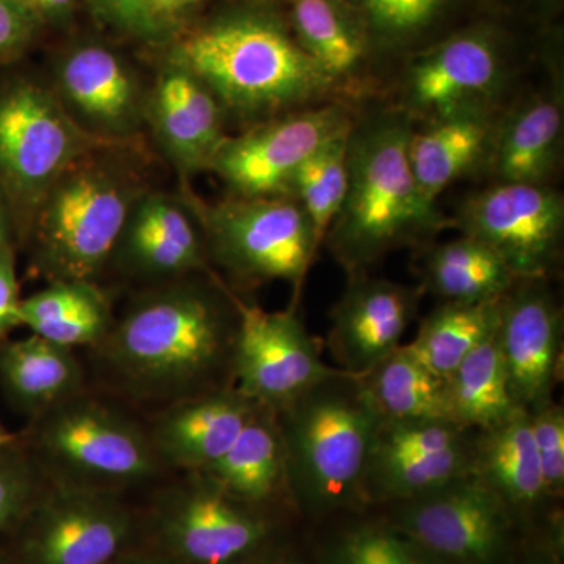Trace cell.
I'll return each mask as SVG.
<instances>
[{"label": "cell", "instance_id": "15", "mask_svg": "<svg viewBox=\"0 0 564 564\" xmlns=\"http://www.w3.org/2000/svg\"><path fill=\"white\" fill-rule=\"evenodd\" d=\"M239 333L232 381L243 395L273 411L336 373L322 358V344L293 311L262 310L237 296Z\"/></svg>", "mask_w": 564, "mask_h": 564}, {"label": "cell", "instance_id": "35", "mask_svg": "<svg viewBox=\"0 0 564 564\" xmlns=\"http://www.w3.org/2000/svg\"><path fill=\"white\" fill-rule=\"evenodd\" d=\"M361 14L375 51L413 50L451 17L458 0H348Z\"/></svg>", "mask_w": 564, "mask_h": 564}, {"label": "cell", "instance_id": "49", "mask_svg": "<svg viewBox=\"0 0 564 564\" xmlns=\"http://www.w3.org/2000/svg\"><path fill=\"white\" fill-rule=\"evenodd\" d=\"M6 434H9L6 429H3L2 423H0V436H6Z\"/></svg>", "mask_w": 564, "mask_h": 564}, {"label": "cell", "instance_id": "45", "mask_svg": "<svg viewBox=\"0 0 564 564\" xmlns=\"http://www.w3.org/2000/svg\"><path fill=\"white\" fill-rule=\"evenodd\" d=\"M251 564H310L299 551L292 547H282L276 541L261 556Z\"/></svg>", "mask_w": 564, "mask_h": 564}, {"label": "cell", "instance_id": "3", "mask_svg": "<svg viewBox=\"0 0 564 564\" xmlns=\"http://www.w3.org/2000/svg\"><path fill=\"white\" fill-rule=\"evenodd\" d=\"M414 120L400 107L356 117L347 140V192L325 242L348 274L440 232L444 215L423 199L410 162Z\"/></svg>", "mask_w": 564, "mask_h": 564}, {"label": "cell", "instance_id": "23", "mask_svg": "<svg viewBox=\"0 0 564 564\" xmlns=\"http://www.w3.org/2000/svg\"><path fill=\"white\" fill-rule=\"evenodd\" d=\"M284 14L303 51L332 82L337 101L370 90L377 54L361 14L348 0H284Z\"/></svg>", "mask_w": 564, "mask_h": 564}, {"label": "cell", "instance_id": "33", "mask_svg": "<svg viewBox=\"0 0 564 564\" xmlns=\"http://www.w3.org/2000/svg\"><path fill=\"white\" fill-rule=\"evenodd\" d=\"M500 300L441 303L423 318L410 347L434 373L447 378L470 351L496 332Z\"/></svg>", "mask_w": 564, "mask_h": 564}, {"label": "cell", "instance_id": "46", "mask_svg": "<svg viewBox=\"0 0 564 564\" xmlns=\"http://www.w3.org/2000/svg\"><path fill=\"white\" fill-rule=\"evenodd\" d=\"M514 564H558V552H556V547L534 549L521 562Z\"/></svg>", "mask_w": 564, "mask_h": 564}, {"label": "cell", "instance_id": "47", "mask_svg": "<svg viewBox=\"0 0 564 564\" xmlns=\"http://www.w3.org/2000/svg\"><path fill=\"white\" fill-rule=\"evenodd\" d=\"M9 240H7L6 234V221H3L2 206H0V248L7 247Z\"/></svg>", "mask_w": 564, "mask_h": 564}, {"label": "cell", "instance_id": "17", "mask_svg": "<svg viewBox=\"0 0 564 564\" xmlns=\"http://www.w3.org/2000/svg\"><path fill=\"white\" fill-rule=\"evenodd\" d=\"M497 343L519 406L533 413L554 402L562 380L563 313L545 280H518L505 293Z\"/></svg>", "mask_w": 564, "mask_h": 564}, {"label": "cell", "instance_id": "27", "mask_svg": "<svg viewBox=\"0 0 564 564\" xmlns=\"http://www.w3.org/2000/svg\"><path fill=\"white\" fill-rule=\"evenodd\" d=\"M0 386L10 402L35 421L87 389V373L74 348L31 334L0 344Z\"/></svg>", "mask_w": 564, "mask_h": 564}, {"label": "cell", "instance_id": "21", "mask_svg": "<svg viewBox=\"0 0 564 564\" xmlns=\"http://www.w3.org/2000/svg\"><path fill=\"white\" fill-rule=\"evenodd\" d=\"M154 281L209 272V254L199 220L173 196L144 193L126 223L111 262Z\"/></svg>", "mask_w": 564, "mask_h": 564}, {"label": "cell", "instance_id": "20", "mask_svg": "<svg viewBox=\"0 0 564 564\" xmlns=\"http://www.w3.org/2000/svg\"><path fill=\"white\" fill-rule=\"evenodd\" d=\"M58 99L82 128L126 140L147 111L140 82L129 63L106 44L85 43L63 55Z\"/></svg>", "mask_w": 564, "mask_h": 564}, {"label": "cell", "instance_id": "41", "mask_svg": "<svg viewBox=\"0 0 564 564\" xmlns=\"http://www.w3.org/2000/svg\"><path fill=\"white\" fill-rule=\"evenodd\" d=\"M210 0H158L154 11V28H152V40L173 41L191 28L199 11Z\"/></svg>", "mask_w": 564, "mask_h": 564}, {"label": "cell", "instance_id": "30", "mask_svg": "<svg viewBox=\"0 0 564 564\" xmlns=\"http://www.w3.org/2000/svg\"><path fill=\"white\" fill-rule=\"evenodd\" d=\"M359 380L381 422L448 421L445 380L410 344L397 347Z\"/></svg>", "mask_w": 564, "mask_h": 564}, {"label": "cell", "instance_id": "31", "mask_svg": "<svg viewBox=\"0 0 564 564\" xmlns=\"http://www.w3.org/2000/svg\"><path fill=\"white\" fill-rule=\"evenodd\" d=\"M421 278L423 292L459 303L500 300L519 280L488 245L467 236L430 248Z\"/></svg>", "mask_w": 564, "mask_h": 564}, {"label": "cell", "instance_id": "37", "mask_svg": "<svg viewBox=\"0 0 564 564\" xmlns=\"http://www.w3.org/2000/svg\"><path fill=\"white\" fill-rule=\"evenodd\" d=\"M44 477L24 443L0 448V532L17 529L43 488Z\"/></svg>", "mask_w": 564, "mask_h": 564}, {"label": "cell", "instance_id": "28", "mask_svg": "<svg viewBox=\"0 0 564 564\" xmlns=\"http://www.w3.org/2000/svg\"><path fill=\"white\" fill-rule=\"evenodd\" d=\"M204 473L245 502L263 508H272L281 499L292 502L276 413L259 406L231 448Z\"/></svg>", "mask_w": 564, "mask_h": 564}, {"label": "cell", "instance_id": "34", "mask_svg": "<svg viewBox=\"0 0 564 564\" xmlns=\"http://www.w3.org/2000/svg\"><path fill=\"white\" fill-rule=\"evenodd\" d=\"M348 133L311 155L293 174L289 185V196L303 207L318 248L325 242L347 192Z\"/></svg>", "mask_w": 564, "mask_h": 564}, {"label": "cell", "instance_id": "43", "mask_svg": "<svg viewBox=\"0 0 564 564\" xmlns=\"http://www.w3.org/2000/svg\"><path fill=\"white\" fill-rule=\"evenodd\" d=\"M43 24H62L73 17L80 0H21Z\"/></svg>", "mask_w": 564, "mask_h": 564}, {"label": "cell", "instance_id": "6", "mask_svg": "<svg viewBox=\"0 0 564 564\" xmlns=\"http://www.w3.org/2000/svg\"><path fill=\"white\" fill-rule=\"evenodd\" d=\"M21 441L55 484L124 494L166 474L147 423L88 389L32 421Z\"/></svg>", "mask_w": 564, "mask_h": 564}, {"label": "cell", "instance_id": "25", "mask_svg": "<svg viewBox=\"0 0 564 564\" xmlns=\"http://www.w3.org/2000/svg\"><path fill=\"white\" fill-rule=\"evenodd\" d=\"M563 128L562 84L502 115L489 162L497 181L549 185L562 159Z\"/></svg>", "mask_w": 564, "mask_h": 564}, {"label": "cell", "instance_id": "16", "mask_svg": "<svg viewBox=\"0 0 564 564\" xmlns=\"http://www.w3.org/2000/svg\"><path fill=\"white\" fill-rule=\"evenodd\" d=\"M474 434L451 421H380L364 474V505L406 502L473 474Z\"/></svg>", "mask_w": 564, "mask_h": 564}, {"label": "cell", "instance_id": "32", "mask_svg": "<svg viewBox=\"0 0 564 564\" xmlns=\"http://www.w3.org/2000/svg\"><path fill=\"white\" fill-rule=\"evenodd\" d=\"M444 380L448 421L463 429H491L525 411L516 402L497 329Z\"/></svg>", "mask_w": 564, "mask_h": 564}, {"label": "cell", "instance_id": "42", "mask_svg": "<svg viewBox=\"0 0 564 564\" xmlns=\"http://www.w3.org/2000/svg\"><path fill=\"white\" fill-rule=\"evenodd\" d=\"M20 284L10 245L0 248V344L20 323Z\"/></svg>", "mask_w": 564, "mask_h": 564}, {"label": "cell", "instance_id": "7", "mask_svg": "<svg viewBox=\"0 0 564 564\" xmlns=\"http://www.w3.org/2000/svg\"><path fill=\"white\" fill-rule=\"evenodd\" d=\"M141 529L147 545L180 564H251L276 541L270 508L232 496L206 473L159 486Z\"/></svg>", "mask_w": 564, "mask_h": 564}, {"label": "cell", "instance_id": "8", "mask_svg": "<svg viewBox=\"0 0 564 564\" xmlns=\"http://www.w3.org/2000/svg\"><path fill=\"white\" fill-rule=\"evenodd\" d=\"M124 143L82 128L58 96L36 82L13 80L0 90V188L32 218L69 166Z\"/></svg>", "mask_w": 564, "mask_h": 564}, {"label": "cell", "instance_id": "38", "mask_svg": "<svg viewBox=\"0 0 564 564\" xmlns=\"http://www.w3.org/2000/svg\"><path fill=\"white\" fill-rule=\"evenodd\" d=\"M534 447L543 470L544 485L551 500L564 492V410L551 402L529 413Z\"/></svg>", "mask_w": 564, "mask_h": 564}, {"label": "cell", "instance_id": "24", "mask_svg": "<svg viewBox=\"0 0 564 564\" xmlns=\"http://www.w3.org/2000/svg\"><path fill=\"white\" fill-rule=\"evenodd\" d=\"M500 117L497 107H475L414 126L410 162L426 203L436 206L445 188L491 162Z\"/></svg>", "mask_w": 564, "mask_h": 564}, {"label": "cell", "instance_id": "5", "mask_svg": "<svg viewBox=\"0 0 564 564\" xmlns=\"http://www.w3.org/2000/svg\"><path fill=\"white\" fill-rule=\"evenodd\" d=\"M117 147L69 166L35 215L36 269L52 281H96L111 262L126 223L144 195Z\"/></svg>", "mask_w": 564, "mask_h": 564}, {"label": "cell", "instance_id": "40", "mask_svg": "<svg viewBox=\"0 0 564 564\" xmlns=\"http://www.w3.org/2000/svg\"><path fill=\"white\" fill-rule=\"evenodd\" d=\"M96 17L128 35L152 40L158 0H88Z\"/></svg>", "mask_w": 564, "mask_h": 564}, {"label": "cell", "instance_id": "36", "mask_svg": "<svg viewBox=\"0 0 564 564\" xmlns=\"http://www.w3.org/2000/svg\"><path fill=\"white\" fill-rule=\"evenodd\" d=\"M322 564H437L391 521L359 522L334 536Z\"/></svg>", "mask_w": 564, "mask_h": 564}, {"label": "cell", "instance_id": "9", "mask_svg": "<svg viewBox=\"0 0 564 564\" xmlns=\"http://www.w3.org/2000/svg\"><path fill=\"white\" fill-rule=\"evenodd\" d=\"M195 215L207 254L239 284L288 281L300 289L318 251L313 226L292 196H234Z\"/></svg>", "mask_w": 564, "mask_h": 564}, {"label": "cell", "instance_id": "11", "mask_svg": "<svg viewBox=\"0 0 564 564\" xmlns=\"http://www.w3.org/2000/svg\"><path fill=\"white\" fill-rule=\"evenodd\" d=\"M391 522L437 564H505L518 524L474 474L393 505Z\"/></svg>", "mask_w": 564, "mask_h": 564}, {"label": "cell", "instance_id": "10", "mask_svg": "<svg viewBox=\"0 0 564 564\" xmlns=\"http://www.w3.org/2000/svg\"><path fill=\"white\" fill-rule=\"evenodd\" d=\"M17 529V564H111L139 544L141 516L122 494L44 478Z\"/></svg>", "mask_w": 564, "mask_h": 564}, {"label": "cell", "instance_id": "1", "mask_svg": "<svg viewBox=\"0 0 564 564\" xmlns=\"http://www.w3.org/2000/svg\"><path fill=\"white\" fill-rule=\"evenodd\" d=\"M237 295L209 272L140 293L91 348L115 395L158 410L234 384Z\"/></svg>", "mask_w": 564, "mask_h": 564}, {"label": "cell", "instance_id": "12", "mask_svg": "<svg viewBox=\"0 0 564 564\" xmlns=\"http://www.w3.org/2000/svg\"><path fill=\"white\" fill-rule=\"evenodd\" d=\"M351 104L329 101L248 126L226 137L209 172L218 174L240 198L289 196L296 170L329 141L350 132Z\"/></svg>", "mask_w": 564, "mask_h": 564}, {"label": "cell", "instance_id": "39", "mask_svg": "<svg viewBox=\"0 0 564 564\" xmlns=\"http://www.w3.org/2000/svg\"><path fill=\"white\" fill-rule=\"evenodd\" d=\"M41 25L40 18L21 0H0V66L24 54Z\"/></svg>", "mask_w": 564, "mask_h": 564}, {"label": "cell", "instance_id": "19", "mask_svg": "<svg viewBox=\"0 0 564 564\" xmlns=\"http://www.w3.org/2000/svg\"><path fill=\"white\" fill-rule=\"evenodd\" d=\"M259 406L234 384L169 404L147 423L152 447L166 473H204L220 462Z\"/></svg>", "mask_w": 564, "mask_h": 564}, {"label": "cell", "instance_id": "29", "mask_svg": "<svg viewBox=\"0 0 564 564\" xmlns=\"http://www.w3.org/2000/svg\"><path fill=\"white\" fill-rule=\"evenodd\" d=\"M113 322L109 296L96 281H52L20 304L21 326L74 350L96 347Z\"/></svg>", "mask_w": 564, "mask_h": 564}, {"label": "cell", "instance_id": "48", "mask_svg": "<svg viewBox=\"0 0 564 564\" xmlns=\"http://www.w3.org/2000/svg\"><path fill=\"white\" fill-rule=\"evenodd\" d=\"M14 437L17 436H14V434L11 433L6 434V436H0V448L6 447L7 444H10L11 441L14 440Z\"/></svg>", "mask_w": 564, "mask_h": 564}, {"label": "cell", "instance_id": "26", "mask_svg": "<svg viewBox=\"0 0 564 564\" xmlns=\"http://www.w3.org/2000/svg\"><path fill=\"white\" fill-rule=\"evenodd\" d=\"M473 474L502 499L518 522L551 502L527 411L475 432Z\"/></svg>", "mask_w": 564, "mask_h": 564}, {"label": "cell", "instance_id": "2", "mask_svg": "<svg viewBox=\"0 0 564 564\" xmlns=\"http://www.w3.org/2000/svg\"><path fill=\"white\" fill-rule=\"evenodd\" d=\"M169 61L202 79L225 115L250 126L337 101L284 10L270 0H240L193 22L173 40Z\"/></svg>", "mask_w": 564, "mask_h": 564}, {"label": "cell", "instance_id": "22", "mask_svg": "<svg viewBox=\"0 0 564 564\" xmlns=\"http://www.w3.org/2000/svg\"><path fill=\"white\" fill-rule=\"evenodd\" d=\"M155 137L177 172L191 176L209 170L225 133V111L202 79L166 61L147 111Z\"/></svg>", "mask_w": 564, "mask_h": 564}, {"label": "cell", "instance_id": "18", "mask_svg": "<svg viewBox=\"0 0 564 564\" xmlns=\"http://www.w3.org/2000/svg\"><path fill=\"white\" fill-rule=\"evenodd\" d=\"M348 276L347 289L332 311L326 347L336 369L359 377L402 345L423 291L421 285L372 278L367 272Z\"/></svg>", "mask_w": 564, "mask_h": 564}, {"label": "cell", "instance_id": "13", "mask_svg": "<svg viewBox=\"0 0 564 564\" xmlns=\"http://www.w3.org/2000/svg\"><path fill=\"white\" fill-rule=\"evenodd\" d=\"M507 50L502 32L480 22L414 52L404 69L400 109L425 122L458 110L496 107L494 99L508 76Z\"/></svg>", "mask_w": 564, "mask_h": 564}, {"label": "cell", "instance_id": "4", "mask_svg": "<svg viewBox=\"0 0 564 564\" xmlns=\"http://www.w3.org/2000/svg\"><path fill=\"white\" fill-rule=\"evenodd\" d=\"M274 413L292 503L310 516L366 507L364 474L380 419L359 377L339 369Z\"/></svg>", "mask_w": 564, "mask_h": 564}, {"label": "cell", "instance_id": "44", "mask_svg": "<svg viewBox=\"0 0 564 564\" xmlns=\"http://www.w3.org/2000/svg\"><path fill=\"white\" fill-rule=\"evenodd\" d=\"M111 564H180L150 545H133Z\"/></svg>", "mask_w": 564, "mask_h": 564}, {"label": "cell", "instance_id": "50", "mask_svg": "<svg viewBox=\"0 0 564 564\" xmlns=\"http://www.w3.org/2000/svg\"><path fill=\"white\" fill-rule=\"evenodd\" d=\"M0 564H17V562H9V560L0 558Z\"/></svg>", "mask_w": 564, "mask_h": 564}, {"label": "cell", "instance_id": "14", "mask_svg": "<svg viewBox=\"0 0 564 564\" xmlns=\"http://www.w3.org/2000/svg\"><path fill=\"white\" fill-rule=\"evenodd\" d=\"M456 212L463 236L488 245L519 280H547L558 267L564 202L551 185L497 182Z\"/></svg>", "mask_w": 564, "mask_h": 564}]
</instances>
